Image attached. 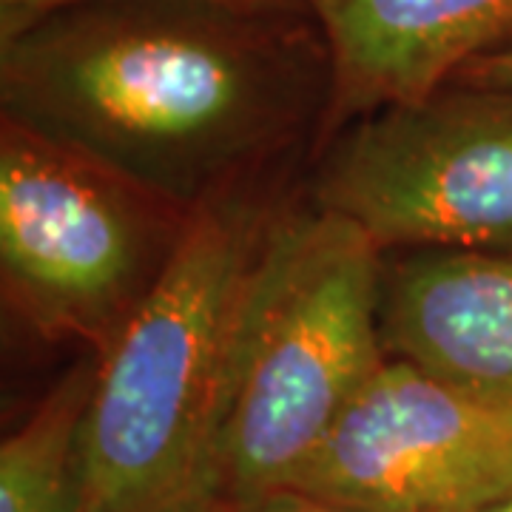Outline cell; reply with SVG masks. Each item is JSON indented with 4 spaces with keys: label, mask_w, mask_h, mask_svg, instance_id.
Wrapping results in <instances>:
<instances>
[{
    "label": "cell",
    "mask_w": 512,
    "mask_h": 512,
    "mask_svg": "<svg viewBox=\"0 0 512 512\" xmlns=\"http://www.w3.org/2000/svg\"><path fill=\"white\" fill-rule=\"evenodd\" d=\"M330 55L311 15L97 0L0 37V117L194 214L322 143Z\"/></svg>",
    "instance_id": "obj_1"
},
{
    "label": "cell",
    "mask_w": 512,
    "mask_h": 512,
    "mask_svg": "<svg viewBox=\"0 0 512 512\" xmlns=\"http://www.w3.org/2000/svg\"><path fill=\"white\" fill-rule=\"evenodd\" d=\"M291 197L262 177L191 214L160 285L97 359L72 512H191L222 384Z\"/></svg>",
    "instance_id": "obj_2"
},
{
    "label": "cell",
    "mask_w": 512,
    "mask_h": 512,
    "mask_svg": "<svg viewBox=\"0 0 512 512\" xmlns=\"http://www.w3.org/2000/svg\"><path fill=\"white\" fill-rule=\"evenodd\" d=\"M384 254L359 225L291 202L239 322L191 512L288 490L387 362Z\"/></svg>",
    "instance_id": "obj_3"
},
{
    "label": "cell",
    "mask_w": 512,
    "mask_h": 512,
    "mask_svg": "<svg viewBox=\"0 0 512 512\" xmlns=\"http://www.w3.org/2000/svg\"><path fill=\"white\" fill-rule=\"evenodd\" d=\"M191 214L0 117V291L43 342L103 359L160 285Z\"/></svg>",
    "instance_id": "obj_4"
},
{
    "label": "cell",
    "mask_w": 512,
    "mask_h": 512,
    "mask_svg": "<svg viewBox=\"0 0 512 512\" xmlns=\"http://www.w3.org/2000/svg\"><path fill=\"white\" fill-rule=\"evenodd\" d=\"M308 202L382 254H512V86L453 80L328 134Z\"/></svg>",
    "instance_id": "obj_5"
},
{
    "label": "cell",
    "mask_w": 512,
    "mask_h": 512,
    "mask_svg": "<svg viewBox=\"0 0 512 512\" xmlns=\"http://www.w3.org/2000/svg\"><path fill=\"white\" fill-rule=\"evenodd\" d=\"M288 490L362 512H476L512 490V416L387 356Z\"/></svg>",
    "instance_id": "obj_6"
},
{
    "label": "cell",
    "mask_w": 512,
    "mask_h": 512,
    "mask_svg": "<svg viewBox=\"0 0 512 512\" xmlns=\"http://www.w3.org/2000/svg\"><path fill=\"white\" fill-rule=\"evenodd\" d=\"M305 9L325 37L333 74L322 140L512 49V0H305Z\"/></svg>",
    "instance_id": "obj_7"
},
{
    "label": "cell",
    "mask_w": 512,
    "mask_h": 512,
    "mask_svg": "<svg viewBox=\"0 0 512 512\" xmlns=\"http://www.w3.org/2000/svg\"><path fill=\"white\" fill-rule=\"evenodd\" d=\"M382 342L512 416V254L407 251L384 262Z\"/></svg>",
    "instance_id": "obj_8"
},
{
    "label": "cell",
    "mask_w": 512,
    "mask_h": 512,
    "mask_svg": "<svg viewBox=\"0 0 512 512\" xmlns=\"http://www.w3.org/2000/svg\"><path fill=\"white\" fill-rule=\"evenodd\" d=\"M97 382L86 353L0 444V512H72L77 436Z\"/></svg>",
    "instance_id": "obj_9"
},
{
    "label": "cell",
    "mask_w": 512,
    "mask_h": 512,
    "mask_svg": "<svg viewBox=\"0 0 512 512\" xmlns=\"http://www.w3.org/2000/svg\"><path fill=\"white\" fill-rule=\"evenodd\" d=\"M77 3H97V0H0V37L18 32L20 26L55 9H66ZM191 3H211V6H228L242 12H265V15H308L305 0H191Z\"/></svg>",
    "instance_id": "obj_10"
},
{
    "label": "cell",
    "mask_w": 512,
    "mask_h": 512,
    "mask_svg": "<svg viewBox=\"0 0 512 512\" xmlns=\"http://www.w3.org/2000/svg\"><path fill=\"white\" fill-rule=\"evenodd\" d=\"M239 512H362L342 507V504H330L322 498H313L308 493H299V490H276V493L265 495L254 501L251 507Z\"/></svg>",
    "instance_id": "obj_11"
},
{
    "label": "cell",
    "mask_w": 512,
    "mask_h": 512,
    "mask_svg": "<svg viewBox=\"0 0 512 512\" xmlns=\"http://www.w3.org/2000/svg\"><path fill=\"white\" fill-rule=\"evenodd\" d=\"M456 80L464 83H484V86H512V49L501 55L484 57L473 66H467ZM453 83V80H450Z\"/></svg>",
    "instance_id": "obj_12"
},
{
    "label": "cell",
    "mask_w": 512,
    "mask_h": 512,
    "mask_svg": "<svg viewBox=\"0 0 512 512\" xmlns=\"http://www.w3.org/2000/svg\"><path fill=\"white\" fill-rule=\"evenodd\" d=\"M476 512H512V490H510V493H504V495H498V498H493L490 504L478 507Z\"/></svg>",
    "instance_id": "obj_13"
}]
</instances>
